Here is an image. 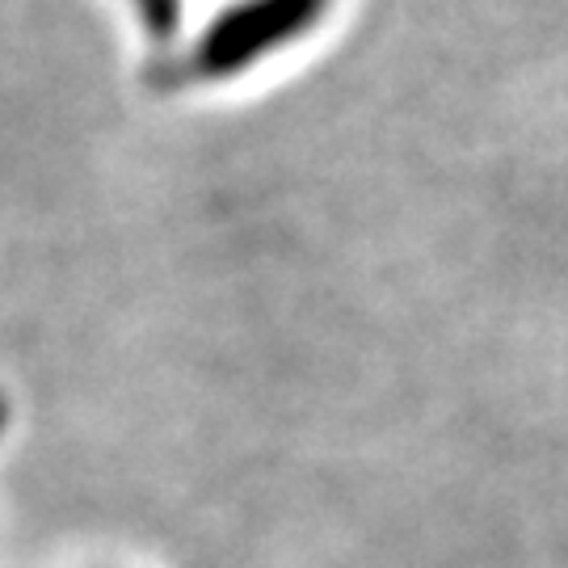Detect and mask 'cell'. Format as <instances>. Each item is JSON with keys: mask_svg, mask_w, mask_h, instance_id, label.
Returning a JSON list of instances; mask_svg holds the SVG:
<instances>
[{"mask_svg": "<svg viewBox=\"0 0 568 568\" xmlns=\"http://www.w3.org/2000/svg\"><path fill=\"white\" fill-rule=\"evenodd\" d=\"M333 0H236L203 30L190 51V77L227 81L291 51L328 18Z\"/></svg>", "mask_w": 568, "mask_h": 568, "instance_id": "obj_1", "label": "cell"}, {"mask_svg": "<svg viewBox=\"0 0 568 568\" xmlns=\"http://www.w3.org/2000/svg\"><path fill=\"white\" fill-rule=\"evenodd\" d=\"M131 9L148 34H169L182 18V0H131Z\"/></svg>", "mask_w": 568, "mask_h": 568, "instance_id": "obj_2", "label": "cell"}]
</instances>
